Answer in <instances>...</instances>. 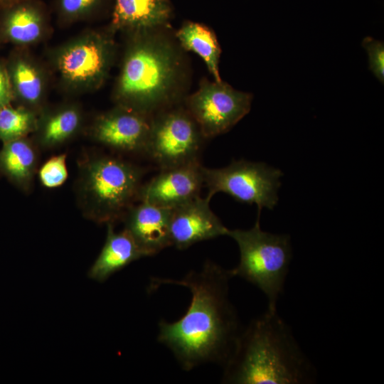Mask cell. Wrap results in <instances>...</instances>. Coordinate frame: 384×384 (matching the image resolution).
Here are the masks:
<instances>
[{
	"instance_id": "obj_17",
	"label": "cell",
	"mask_w": 384,
	"mask_h": 384,
	"mask_svg": "<svg viewBox=\"0 0 384 384\" xmlns=\"http://www.w3.org/2000/svg\"><path fill=\"white\" fill-rule=\"evenodd\" d=\"M181 45L198 55L205 62L215 81H221L219 74L220 48L215 33L207 26L194 22L185 23L176 33Z\"/></svg>"
},
{
	"instance_id": "obj_9",
	"label": "cell",
	"mask_w": 384,
	"mask_h": 384,
	"mask_svg": "<svg viewBox=\"0 0 384 384\" xmlns=\"http://www.w3.org/2000/svg\"><path fill=\"white\" fill-rule=\"evenodd\" d=\"M151 117L122 107L97 119L92 136L119 154L146 156Z\"/></svg>"
},
{
	"instance_id": "obj_4",
	"label": "cell",
	"mask_w": 384,
	"mask_h": 384,
	"mask_svg": "<svg viewBox=\"0 0 384 384\" xmlns=\"http://www.w3.org/2000/svg\"><path fill=\"white\" fill-rule=\"evenodd\" d=\"M146 169L117 156L96 154L79 164L75 193L83 216L102 224L122 220L139 199Z\"/></svg>"
},
{
	"instance_id": "obj_5",
	"label": "cell",
	"mask_w": 384,
	"mask_h": 384,
	"mask_svg": "<svg viewBox=\"0 0 384 384\" xmlns=\"http://www.w3.org/2000/svg\"><path fill=\"white\" fill-rule=\"evenodd\" d=\"M260 216L258 213L249 230H228V235L236 242L240 251L239 263L230 272L232 277L242 278L257 287L267 298V309H277L292 257L290 238L262 230Z\"/></svg>"
},
{
	"instance_id": "obj_24",
	"label": "cell",
	"mask_w": 384,
	"mask_h": 384,
	"mask_svg": "<svg viewBox=\"0 0 384 384\" xmlns=\"http://www.w3.org/2000/svg\"><path fill=\"white\" fill-rule=\"evenodd\" d=\"M100 0H58L60 13L68 18L82 16L94 10Z\"/></svg>"
},
{
	"instance_id": "obj_20",
	"label": "cell",
	"mask_w": 384,
	"mask_h": 384,
	"mask_svg": "<svg viewBox=\"0 0 384 384\" xmlns=\"http://www.w3.org/2000/svg\"><path fill=\"white\" fill-rule=\"evenodd\" d=\"M36 126V116L30 110L9 105L0 109V139L4 143L24 138Z\"/></svg>"
},
{
	"instance_id": "obj_7",
	"label": "cell",
	"mask_w": 384,
	"mask_h": 384,
	"mask_svg": "<svg viewBox=\"0 0 384 384\" xmlns=\"http://www.w3.org/2000/svg\"><path fill=\"white\" fill-rule=\"evenodd\" d=\"M203 139L186 107L174 105L151 117L146 156L159 170L199 162Z\"/></svg>"
},
{
	"instance_id": "obj_25",
	"label": "cell",
	"mask_w": 384,
	"mask_h": 384,
	"mask_svg": "<svg viewBox=\"0 0 384 384\" xmlns=\"http://www.w3.org/2000/svg\"><path fill=\"white\" fill-rule=\"evenodd\" d=\"M12 100L9 76L5 70L0 66V109L8 106Z\"/></svg>"
},
{
	"instance_id": "obj_21",
	"label": "cell",
	"mask_w": 384,
	"mask_h": 384,
	"mask_svg": "<svg viewBox=\"0 0 384 384\" xmlns=\"http://www.w3.org/2000/svg\"><path fill=\"white\" fill-rule=\"evenodd\" d=\"M14 82L21 97L36 105L42 95V80L37 70L24 61L18 62L13 70Z\"/></svg>"
},
{
	"instance_id": "obj_16",
	"label": "cell",
	"mask_w": 384,
	"mask_h": 384,
	"mask_svg": "<svg viewBox=\"0 0 384 384\" xmlns=\"http://www.w3.org/2000/svg\"><path fill=\"white\" fill-rule=\"evenodd\" d=\"M37 147L25 137L4 142L0 151V168L24 191L31 189L37 171Z\"/></svg>"
},
{
	"instance_id": "obj_8",
	"label": "cell",
	"mask_w": 384,
	"mask_h": 384,
	"mask_svg": "<svg viewBox=\"0 0 384 384\" xmlns=\"http://www.w3.org/2000/svg\"><path fill=\"white\" fill-rule=\"evenodd\" d=\"M252 95L221 81L203 80L186 101V109L205 139L230 130L250 110Z\"/></svg>"
},
{
	"instance_id": "obj_14",
	"label": "cell",
	"mask_w": 384,
	"mask_h": 384,
	"mask_svg": "<svg viewBox=\"0 0 384 384\" xmlns=\"http://www.w3.org/2000/svg\"><path fill=\"white\" fill-rule=\"evenodd\" d=\"M107 226L104 246L88 271V277L99 282L106 281L131 262L145 257L124 229L117 233L113 223H107Z\"/></svg>"
},
{
	"instance_id": "obj_19",
	"label": "cell",
	"mask_w": 384,
	"mask_h": 384,
	"mask_svg": "<svg viewBox=\"0 0 384 384\" xmlns=\"http://www.w3.org/2000/svg\"><path fill=\"white\" fill-rule=\"evenodd\" d=\"M6 30L15 42L29 43L41 36L43 16L39 9L30 4L15 6L6 15Z\"/></svg>"
},
{
	"instance_id": "obj_10",
	"label": "cell",
	"mask_w": 384,
	"mask_h": 384,
	"mask_svg": "<svg viewBox=\"0 0 384 384\" xmlns=\"http://www.w3.org/2000/svg\"><path fill=\"white\" fill-rule=\"evenodd\" d=\"M202 166L199 161L159 170L142 184L138 201L170 209L191 201L204 185Z\"/></svg>"
},
{
	"instance_id": "obj_23",
	"label": "cell",
	"mask_w": 384,
	"mask_h": 384,
	"mask_svg": "<svg viewBox=\"0 0 384 384\" xmlns=\"http://www.w3.org/2000/svg\"><path fill=\"white\" fill-rule=\"evenodd\" d=\"M369 56L370 69L375 77L383 83L384 81V45L383 43L366 37L362 43Z\"/></svg>"
},
{
	"instance_id": "obj_13",
	"label": "cell",
	"mask_w": 384,
	"mask_h": 384,
	"mask_svg": "<svg viewBox=\"0 0 384 384\" xmlns=\"http://www.w3.org/2000/svg\"><path fill=\"white\" fill-rule=\"evenodd\" d=\"M108 61V44L100 39H91L68 48L60 58L59 67L68 80L84 82L101 78Z\"/></svg>"
},
{
	"instance_id": "obj_12",
	"label": "cell",
	"mask_w": 384,
	"mask_h": 384,
	"mask_svg": "<svg viewBox=\"0 0 384 384\" xmlns=\"http://www.w3.org/2000/svg\"><path fill=\"white\" fill-rule=\"evenodd\" d=\"M171 211L170 208L139 201L124 214V229L145 257L155 255L171 246L169 228Z\"/></svg>"
},
{
	"instance_id": "obj_2",
	"label": "cell",
	"mask_w": 384,
	"mask_h": 384,
	"mask_svg": "<svg viewBox=\"0 0 384 384\" xmlns=\"http://www.w3.org/2000/svg\"><path fill=\"white\" fill-rule=\"evenodd\" d=\"M228 384H309L316 370L277 309H269L241 330L223 366Z\"/></svg>"
},
{
	"instance_id": "obj_26",
	"label": "cell",
	"mask_w": 384,
	"mask_h": 384,
	"mask_svg": "<svg viewBox=\"0 0 384 384\" xmlns=\"http://www.w3.org/2000/svg\"><path fill=\"white\" fill-rule=\"evenodd\" d=\"M6 2H14V1H19V0H3Z\"/></svg>"
},
{
	"instance_id": "obj_15",
	"label": "cell",
	"mask_w": 384,
	"mask_h": 384,
	"mask_svg": "<svg viewBox=\"0 0 384 384\" xmlns=\"http://www.w3.org/2000/svg\"><path fill=\"white\" fill-rule=\"evenodd\" d=\"M171 14L167 0H115L113 23L134 31L160 28Z\"/></svg>"
},
{
	"instance_id": "obj_3",
	"label": "cell",
	"mask_w": 384,
	"mask_h": 384,
	"mask_svg": "<svg viewBox=\"0 0 384 384\" xmlns=\"http://www.w3.org/2000/svg\"><path fill=\"white\" fill-rule=\"evenodd\" d=\"M158 29L137 31L117 90L122 107L149 117L176 103L181 75L175 45Z\"/></svg>"
},
{
	"instance_id": "obj_22",
	"label": "cell",
	"mask_w": 384,
	"mask_h": 384,
	"mask_svg": "<svg viewBox=\"0 0 384 384\" xmlns=\"http://www.w3.org/2000/svg\"><path fill=\"white\" fill-rule=\"evenodd\" d=\"M38 177L41 184L49 188L61 186L68 178L66 154L53 156L39 169Z\"/></svg>"
},
{
	"instance_id": "obj_18",
	"label": "cell",
	"mask_w": 384,
	"mask_h": 384,
	"mask_svg": "<svg viewBox=\"0 0 384 384\" xmlns=\"http://www.w3.org/2000/svg\"><path fill=\"white\" fill-rule=\"evenodd\" d=\"M81 117L78 110L67 107L47 115L36 126L38 144L43 148H55L70 139L78 130Z\"/></svg>"
},
{
	"instance_id": "obj_6",
	"label": "cell",
	"mask_w": 384,
	"mask_h": 384,
	"mask_svg": "<svg viewBox=\"0 0 384 384\" xmlns=\"http://www.w3.org/2000/svg\"><path fill=\"white\" fill-rule=\"evenodd\" d=\"M204 186L208 199L222 192L238 202L255 204L258 213L263 208L272 210L278 201L282 172L262 162L245 159L233 161L227 166L210 169L202 166Z\"/></svg>"
},
{
	"instance_id": "obj_1",
	"label": "cell",
	"mask_w": 384,
	"mask_h": 384,
	"mask_svg": "<svg viewBox=\"0 0 384 384\" xmlns=\"http://www.w3.org/2000/svg\"><path fill=\"white\" fill-rule=\"evenodd\" d=\"M231 278L230 270L208 260L200 271L191 270L181 279H151L149 292L164 284H174L191 293L185 314L174 322L161 320L157 337L184 370L208 363L223 366L229 358L241 331L238 313L229 299Z\"/></svg>"
},
{
	"instance_id": "obj_11",
	"label": "cell",
	"mask_w": 384,
	"mask_h": 384,
	"mask_svg": "<svg viewBox=\"0 0 384 384\" xmlns=\"http://www.w3.org/2000/svg\"><path fill=\"white\" fill-rule=\"evenodd\" d=\"M210 201L199 196L172 209L169 226L171 246L183 250L197 242L228 235L229 229L212 211Z\"/></svg>"
}]
</instances>
